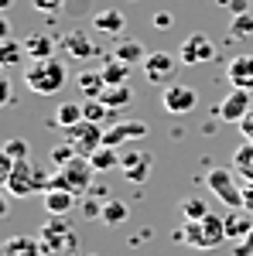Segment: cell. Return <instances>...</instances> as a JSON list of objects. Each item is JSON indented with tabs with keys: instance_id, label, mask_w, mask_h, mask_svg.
Masks as SVG:
<instances>
[{
	"instance_id": "obj_1",
	"label": "cell",
	"mask_w": 253,
	"mask_h": 256,
	"mask_svg": "<svg viewBox=\"0 0 253 256\" xmlns=\"http://www.w3.org/2000/svg\"><path fill=\"white\" fill-rule=\"evenodd\" d=\"M65 82H69V68H65L55 55H52V58L31 62L28 72H24V86H28L35 96H55Z\"/></svg>"
},
{
	"instance_id": "obj_2",
	"label": "cell",
	"mask_w": 253,
	"mask_h": 256,
	"mask_svg": "<svg viewBox=\"0 0 253 256\" xmlns=\"http://www.w3.org/2000/svg\"><path fill=\"white\" fill-rule=\"evenodd\" d=\"M175 239L178 242H188L195 250H215L219 242H226V218L219 212H209L198 222H185L175 232Z\"/></svg>"
},
{
	"instance_id": "obj_3",
	"label": "cell",
	"mask_w": 253,
	"mask_h": 256,
	"mask_svg": "<svg viewBox=\"0 0 253 256\" xmlns=\"http://www.w3.org/2000/svg\"><path fill=\"white\" fill-rule=\"evenodd\" d=\"M4 188H7V195H14V198H31V195H45L52 188V178L28 158V160H18L14 164V171L4 181Z\"/></svg>"
},
{
	"instance_id": "obj_4",
	"label": "cell",
	"mask_w": 253,
	"mask_h": 256,
	"mask_svg": "<svg viewBox=\"0 0 253 256\" xmlns=\"http://www.w3.org/2000/svg\"><path fill=\"white\" fill-rule=\"evenodd\" d=\"M38 242H41V250H45V256H62V253H69V250H76V229H72L69 216L45 218V226L38 229Z\"/></svg>"
},
{
	"instance_id": "obj_5",
	"label": "cell",
	"mask_w": 253,
	"mask_h": 256,
	"mask_svg": "<svg viewBox=\"0 0 253 256\" xmlns=\"http://www.w3.org/2000/svg\"><path fill=\"white\" fill-rule=\"evenodd\" d=\"M205 188L226 208H243V178L236 171H229V168H209L205 171Z\"/></svg>"
},
{
	"instance_id": "obj_6",
	"label": "cell",
	"mask_w": 253,
	"mask_h": 256,
	"mask_svg": "<svg viewBox=\"0 0 253 256\" xmlns=\"http://www.w3.org/2000/svg\"><path fill=\"white\" fill-rule=\"evenodd\" d=\"M93 174H96V168L89 158H72L65 168H59L52 174V188H69L76 195H86L93 188Z\"/></svg>"
},
{
	"instance_id": "obj_7",
	"label": "cell",
	"mask_w": 253,
	"mask_h": 256,
	"mask_svg": "<svg viewBox=\"0 0 253 256\" xmlns=\"http://www.w3.org/2000/svg\"><path fill=\"white\" fill-rule=\"evenodd\" d=\"M65 140L76 147L79 158H93V150L103 147V134H106V126L103 123H89V120H82L76 126H69V130H62Z\"/></svg>"
},
{
	"instance_id": "obj_8",
	"label": "cell",
	"mask_w": 253,
	"mask_h": 256,
	"mask_svg": "<svg viewBox=\"0 0 253 256\" xmlns=\"http://www.w3.org/2000/svg\"><path fill=\"white\" fill-rule=\"evenodd\" d=\"M198 106V92L192 86H181V82H168L164 92H161V110L171 113V116H185Z\"/></svg>"
},
{
	"instance_id": "obj_9",
	"label": "cell",
	"mask_w": 253,
	"mask_h": 256,
	"mask_svg": "<svg viewBox=\"0 0 253 256\" xmlns=\"http://www.w3.org/2000/svg\"><path fill=\"white\" fill-rule=\"evenodd\" d=\"M178 58L185 65H202V62H212L215 58V41L202 31H192L188 38L178 44Z\"/></svg>"
},
{
	"instance_id": "obj_10",
	"label": "cell",
	"mask_w": 253,
	"mask_h": 256,
	"mask_svg": "<svg viewBox=\"0 0 253 256\" xmlns=\"http://www.w3.org/2000/svg\"><path fill=\"white\" fill-rule=\"evenodd\" d=\"M151 164H154V154L151 150H127V154H120V171H123L127 181H134V184H144L147 181Z\"/></svg>"
},
{
	"instance_id": "obj_11",
	"label": "cell",
	"mask_w": 253,
	"mask_h": 256,
	"mask_svg": "<svg viewBox=\"0 0 253 256\" xmlns=\"http://www.w3.org/2000/svg\"><path fill=\"white\" fill-rule=\"evenodd\" d=\"M253 110V99H250V89H233L229 96L219 102V110H215V116L222 120V123H239V120L246 116Z\"/></svg>"
},
{
	"instance_id": "obj_12",
	"label": "cell",
	"mask_w": 253,
	"mask_h": 256,
	"mask_svg": "<svg viewBox=\"0 0 253 256\" xmlns=\"http://www.w3.org/2000/svg\"><path fill=\"white\" fill-rule=\"evenodd\" d=\"M147 123L144 120H123V123H113V126H106V134H103V144L106 147H120V144H127V140H140L147 137Z\"/></svg>"
},
{
	"instance_id": "obj_13",
	"label": "cell",
	"mask_w": 253,
	"mask_h": 256,
	"mask_svg": "<svg viewBox=\"0 0 253 256\" xmlns=\"http://www.w3.org/2000/svg\"><path fill=\"white\" fill-rule=\"evenodd\" d=\"M59 48L69 55V58H79V62L96 58V55H99V48L93 44V38H89V34H82V31H69V34H62Z\"/></svg>"
},
{
	"instance_id": "obj_14",
	"label": "cell",
	"mask_w": 253,
	"mask_h": 256,
	"mask_svg": "<svg viewBox=\"0 0 253 256\" xmlns=\"http://www.w3.org/2000/svg\"><path fill=\"white\" fill-rule=\"evenodd\" d=\"M144 76L151 82H168L175 76V58H171L168 52H151V55L144 58Z\"/></svg>"
},
{
	"instance_id": "obj_15",
	"label": "cell",
	"mask_w": 253,
	"mask_h": 256,
	"mask_svg": "<svg viewBox=\"0 0 253 256\" xmlns=\"http://www.w3.org/2000/svg\"><path fill=\"white\" fill-rule=\"evenodd\" d=\"M226 79L233 82V89H250L253 92V55H236L226 65Z\"/></svg>"
},
{
	"instance_id": "obj_16",
	"label": "cell",
	"mask_w": 253,
	"mask_h": 256,
	"mask_svg": "<svg viewBox=\"0 0 253 256\" xmlns=\"http://www.w3.org/2000/svg\"><path fill=\"white\" fill-rule=\"evenodd\" d=\"M41 198H45V212H48V216H69V212L76 208V202H79V195L69 192V188H48Z\"/></svg>"
},
{
	"instance_id": "obj_17",
	"label": "cell",
	"mask_w": 253,
	"mask_h": 256,
	"mask_svg": "<svg viewBox=\"0 0 253 256\" xmlns=\"http://www.w3.org/2000/svg\"><path fill=\"white\" fill-rule=\"evenodd\" d=\"M93 28H96L99 34H110V38H120L123 34V28H127V18L120 14L117 7H103L93 14Z\"/></svg>"
},
{
	"instance_id": "obj_18",
	"label": "cell",
	"mask_w": 253,
	"mask_h": 256,
	"mask_svg": "<svg viewBox=\"0 0 253 256\" xmlns=\"http://www.w3.org/2000/svg\"><path fill=\"white\" fill-rule=\"evenodd\" d=\"M226 239H246L250 236V229H253V212H246V208H229L226 212Z\"/></svg>"
},
{
	"instance_id": "obj_19",
	"label": "cell",
	"mask_w": 253,
	"mask_h": 256,
	"mask_svg": "<svg viewBox=\"0 0 253 256\" xmlns=\"http://www.w3.org/2000/svg\"><path fill=\"white\" fill-rule=\"evenodd\" d=\"M4 256H45L38 236H11L4 242Z\"/></svg>"
},
{
	"instance_id": "obj_20",
	"label": "cell",
	"mask_w": 253,
	"mask_h": 256,
	"mask_svg": "<svg viewBox=\"0 0 253 256\" xmlns=\"http://www.w3.org/2000/svg\"><path fill=\"white\" fill-rule=\"evenodd\" d=\"M76 89L82 92V99H99L106 92V79H103V72H79Z\"/></svg>"
},
{
	"instance_id": "obj_21",
	"label": "cell",
	"mask_w": 253,
	"mask_h": 256,
	"mask_svg": "<svg viewBox=\"0 0 253 256\" xmlns=\"http://www.w3.org/2000/svg\"><path fill=\"white\" fill-rule=\"evenodd\" d=\"M24 52H28L31 62L52 58V55H55V41L48 38V34H28V38H24Z\"/></svg>"
},
{
	"instance_id": "obj_22",
	"label": "cell",
	"mask_w": 253,
	"mask_h": 256,
	"mask_svg": "<svg viewBox=\"0 0 253 256\" xmlns=\"http://www.w3.org/2000/svg\"><path fill=\"white\" fill-rule=\"evenodd\" d=\"M233 171L243 181H253V140H243L233 154Z\"/></svg>"
},
{
	"instance_id": "obj_23",
	"label": "cell",
	"mask_w": 253,
	"mask_h": 256,
	"mask_svg": "<svg viewBox=\"0 0 253 256\" xmlns=\"http://www.w3.org/2000/svg\"><path fill=\"white\" fill-rule=\"evenodd\" d=\"M130 68H134V65H127V62H120V58H113V55H106V65H103L99 72H103L106 86H127Z\"/></svg>"
},
{
	"instance_id": "obj_24",
	"label": "cell",
	"mask_w": 253,
	"mask_h": 256,
	"mask_svg": "<svg viewBox=\"0 0 253 256\" xmlns=\"http://www.w3.org/2000/svg\"><path fill=\"white\" fill-rule=\"evenodd\" d=\"M82 120H86V113H82V102H76V99L59 102V110H55V123H59L62 130L76 126V123H82Z\"/></svg>"
},
{
	"instance_id": "obj_25",
	"label": "cell",
	"mask_w": 253,
	"mask_h": 256,
	"mask_svg": "<svg viewBox=\"0 0 253 256\" xmlns=\"http://www.w3.org/2000/svg\"><path fill=\"white\" fill-rule=\"evenodd\" d=\"M151 55L147 52V44H140V41H120L117 48H113V58L127 62V65H137V62H144Z\"/></svg>"
},
{
	"instance_id": "obj_26",
	"label": "cell",
	"mask_w": 253,
	"mask_h": 256,
	"mask_svg": "<svg viewBox=\"0 0 253 256\" xmlns=\"http://www.w3.org/2000/svg\"><path fill=\"white\" fill-rule=\"evenodd\" d=\"M99 99H103L110 110H127V106L134 102V89H130V86H106V92Z\"/></svg>"
},
{
	"instance_id": "obj_27",
	"label": "cell",
	"mask_w": 253,
	"mask_h": 256,
	"mask_svg": "<svg viewBox=\"0 0 253 256\" xmlns=\"http://www.w3.org/2000/svg\"><path fill=\"white\" fill-rule=\"evenodd\" d=\"M93 168L96 171H113V168H120V154H117V147H99V150H93Z\"/></svg>"
},
{
	"instance_id": "obj_28",
	"label": "cell",
	"mask_w": 253,
	"mask_h": 256,
	"mask_svg": "<svg viewBox=\"0 0 253 256\" xmlns=\"http://www.w3.org/2000/svg\"><path fill=\"white\" fill-rule=\"evenodd\" d=\"M178 208H181L185 222H198V218L209 216V205H205L202 198H181V202H178Z\"/></svg>"
},
{
	"instance_id": "obj_29",
	"label": "cell",
	"mask_w": 253,
	"mask_h": 256,
	"mask_svg": "<svg viewBox=\"0 0 253 256\" xmlns=\"http://www.w3.org/2000/svg\"><path fill=\"white\" fill-rule=\"evenodd\" d=\"M28 52H24V44L14 38H4V44H0V62L11 68V65H21V58H24Z\"/></svg>"
},
{
	"instance_id": "obj_30",
	"label": "cell",
	"mask_w": 253,
	"mask_h": 256,
	"mask_svg": "<svg viewBox=\"0 0 253 256\" xmlns=\"http://www.w3.org/2000/svg\"><path fill=\"white\" fill-rule=\"evenodd\" d=\"M127 216H130L127 205L117 202V198H110V202L103 205V222H106V226H120V222H127Z\"/></svg>"
},
{
	"instance_id": "obj_31",
	"label": "cell",
	"mask_w": 253,
	"mask_h": 256,
	"mask_svg": "<svg viewBox=\"0 0 253 256\" xmlns=\"http://www.w3.org/2000/svg\"><path fill=\"white\" fill-rule=\"evenodd\" d=\"M229 34H233V38H250L253 34V14L250 10L233 14V20H229Z\"/></svg>"
},
{
	"instance_id": "obj_32",
	"label": "cell",
	"mask_w": 253,
	"mask_h": 256,
	"mask_svg": "<svg viewBox=\"0 0 253 256\" xmlns=\"http://www.w3.org/2000/svg\"><path fill=\"white\" fill-rule=\"evenodd\" d=\"M82 113H86L89 123H103V120L110 116V106L103 99H82Z\"/></svg>"
},
{
	"instance_id": "obj_33",
	"label": "cell",
	"mask_w": 253,
	"mask_h": 256,
	"mask_svg": "<svg viewBox=\"0 0 253 256\" xmlns=\"http://www.w3.org/2000/svg\"><path fill=\"white\" fill-rule=\"evenodd\" d=\"M72 158H79V154H76V147H72L69 140H65V144H59V147H52V154H48V160H52V168H55V171H59V168H65Z\"/></svg>"
},
{
	"instance_id": "obj_34",
	"label": "cell",
	"mask_w": 253,
	"mask_h": 256,
	"mask_svg": "<svg viewBox=\"0 0 253 256\" xmlns=\"http://www.w3.org/2000/svg\"><path fill=\"white\" fill-rule=\"evenodd\" d=\"M4 154H11L14 160H28L31 158V144L24 137H11L7 144H4Z\"/></svg>"
},
{
	"instance_id": "obj_35",
	"label": "cell",
	"mask_w": 253,
	"mask_h": 256,
	"mask_svg": "<svg viewBox=\"0 0 253 256\" xmlns=\"http://www.w3.org/2000/svg\"><path fill=\"white\" fill-rule=\"evenodd\" d=\"M62 4H65V0H31V7H35L38 14H45V18H55L62 10Z\"/></svg>"
},
{
	"instance_id": "obj_36",
	"label": "cell",
	"mask_w": 253,
	"mask_h": 256,
	"mask_svg": "<svg viewBox=\"0 0 253 256\" xmlns=\"http://www.w3.org/2000/svg\"><path fill=\"white\" fill-rule=\"evenodd\" d=\"M233 256H253V229H250L246 239H239V242L233 246Z\"/></svg>"
},
{
	"instance_id": "obj_37",
	"label": "cell",
	"mask_w": 253,
	"mask_h": 256,
	"mask_svg": "<svg viewBox=\"0 0 253 256\" xmlns=\"http://www.w3.org/2000/svg\"><path fill=\"white\" fill-rule=\"evenodd\" d=\"M151 24H154L157 31H168V28L175 24V18H171L168 10H157V14H154V20H151Z\"/></svg>"
},
{
	"instance_id": "obj_38",
	"label": "cell",
	"mask_w": 253,
	"mask_h": 256,
	"mask_svg": "<svg viewBox=\"0 0 253 256\" xmlns=\"http://www.w3.org/2000/svg\"><path fill=\"white\" fill-rule=\"evenodd\" d=\"M236 126H239V134H243V140H253V110H250V113H246L243 120H239Z\"/></svg>"
},
{
	"instance_id": "obj_39",
	"label": "cell",
	"mask_w": 253,
	"mask_h": 256,
	"mask_svg": "<svg viewBox=\"0 0 253 256\" xmlns=\"http://www.w3.org/2000/svg\"><path fill=\"white\" fill-rule=\"evenodd\" d=\"M243 208L253 212V181H243Z\"/></svg>"
},
{
	"instance_id": "obj_40",
	"label": "cell",
	"mask_w": 253,
	"mask_h": 256,
	"mask_svg": "<svg viewBox=\"0 0 253 256\" xmlns=\"http://www.w3.org/2000/svg\"><path fill=\"white\" fill-rule=\"evenodd\" d=\"M0 96H4V106L14 102V89H11V79H0Z\"/></svg>"
},
{
	"instance_id": "obj_41",
	"label": "cell",
	"mask_w": 253,
	"mask_h": 256,
	"mask_svg": "<svg viewBox=\"0 0 253 256\" xmlns=\"http://www.w3.org/2000/svg\"><path fill=\"white\" fill-rule=\"evenodd\" d=\"M219 4L233 7V14H243V10H246V0H219Z\"/></svg>"
},
{
	"instance_id": "obj_42",
	"label": "cell",
	"mask_w": 253,
	"mask_h": 256,
	"mask_svg": "<svg viewBox=\"0 0 253 256\" xmlns=\"http://www.w3.org/2000/svg\"><path fill=\"white\" fill-rule=\"evenodd\" d=\"M11 4H14V0H0V7H4V10H7V7H11Z\"/></svg>"
},
{
	"instance_id": "obj_43",
	"label": "cell",
	"mask_w": 253,
	"mask_h": 256,
	"mask_svg": "<svg viewBox=\"0 0 253 256\" xmlns=\"http://www.w3.org/2000/svg\"><path fill=\"white\" fill-rule=\"evenodd\" d=\"M82 256H96V253H82Z\"/></svg>"
}]
</instances>
